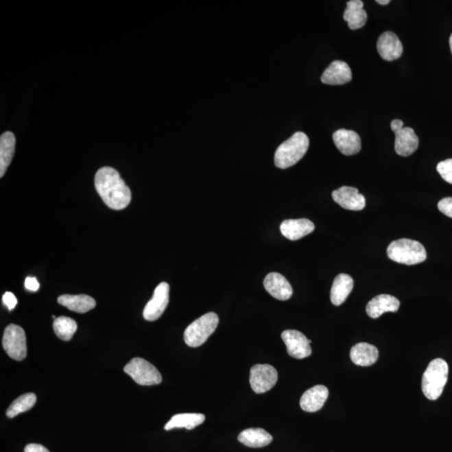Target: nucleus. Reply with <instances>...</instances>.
I'll use <instances>...</instances> for the list:
<instances>
[{"label":"nucleus","mask_w":452,"mask_h":452,"mask_svg":"<svg viewBox=\"0 0 452 452\" xmlns=\"http://www.w3.org/2000/svg\"><path fill=\"white\" fill-rule=\"evenodd\" d=\"M58 302L60 305L78 313H86L93 310L97 305L96 301L92 297L84 294L62 295L58 298Z\"/></svg>","instance_id":"5701e85b"},{"label":"nucleus","mask_w":452,"mask_h":452,"mask_svg":"<svg viewBox=\"0 0 452 452\" xmlns=\"http://www.w3.org/2000/svg\"><path fill=\"white\" fill-rule=\"evenodd\" d=\"M449 367L445 360H432L423 377V391L430 401H436L442 396L448 379Z\"/></svg>","instance_id":"7ed1b4c3"},{"label":"nucleus","mask_w":452,"mask_h":452,"mask_svg":"<svg viewBox=\"0 0 452 452\" xmlns=\"http://www.w3.org/2000/svg\"><path fill=\"white\" fill-rule=\"evenodd\" d=\"M334 144L342 154L346 156L355 155L361 150V139L356 132L340 129L333 135Z\"/></svg>","instance_id":"dca6fc26"},{"label":"nucleus","mask_w":452,"mask_h":452,"mask_svg":"<svg viewBox=\"0 0 452 452\" xmlns=\"http://www.w3.org/2000/svg\"><path fill=\"white\" fill-rule=\"evenodd\" d=\"M438 209L442 214L452 218V197H447L440 201Z\"/></svg>","instance_id":"c756f323"},{"label":"nucleus","mask_w":452,"mask_h":452,"mask_svg":"<svg viewBox=\"0 0 452 452\" xmlns=\"http://www.w3.org/2000/svg\"><path fill=\"white\" fill-rule=\"evenodd\" d=\"M350 358L356 366H371L378 360L379 350L374 345L359 343L351 348Z\"/></svg>","instance_id":"aec40b11"},{"label":"nucleus","mask_w":452,"mask_h":452,"mask_svg":"<svg viewBox=\"0 0 452 452\" xmlns=\"http://www.w3.org/2000/svg\"><path fill=\"white\" fill-rule=\"evenodd\" d=\"M376 3H378L379 5H389L390 1V0H377V1H376Z\"/></svg>","instance_id":"72a5a7b5"},{"label":"nucleus","mask_w":452,"mask_h":452,"mask_svg":"<svg viewBox=\"0 0 452 452\" xmlns=\"http://www.w3.org/2000/svg\"><path fill=\"white\" fill-rule=\"evenodd\" d=\"M401 302L396 298L388 294L377 296L368 303L366 313L371 318H378L385 313H396L400 309Z\"/></svg>","instance_id":"6ab92c4d"},{"label":"nucleus","mask_w":452,"mask_h":452,"mask_svg":"<svg viewBox=\"0 0 452 452\" xmlns=\"http://www.w3.org/2000/svg\"><path fill=\"white\" fill-rule=\"evenodd\" d=\"M352 71L346 62L334 60L326 68L321 77V81L326 85L339 86L350 82Z\"/></svg>","instance_id":"4468645a"},{"label":"nucleus","mask_w":452,"mask_h":452,"mask_svg":"<svg viewBox=\"0 0 452 452\" xmlns=\"http://www.w3.org/2000/svg\"><path fill=\"white\" fill-rule=\"evenodd\" d=\"M95 187L104 202L115 211L123 210L130 204L132 193L120 174L111 167H104L95 176Z\"/></svg>","instance_id":"f257e3e1"},{"label":"nucleus","mask_w":452,"mask_h":452,"mask_svg":"<svg viewBox=\"0 0 452 452\" xmlns=\"http://www.w3.org/2000/svg\"><path fill=\"white\" fill-rule=\"evenodd\" d=\"M309 147V136L302 132H296L277 147L275 153V165L282 169L290 168L301 160Z\"/></svg>","instance_id":"f03ea898"},{"label":"nucleus","mask_w":452,"mask_h":452,"mask_svg":"<svg viewBox=\"0 0 452 452\" xmlns=\"http://www.w3.org/2000/svg\"><path fill=\"white\" fill-rule=\"evenodd\" d=\"M36 396L33 393L23 394L15 400L8 408L6 415L9 418H14L21 413L28 412L36 405Z\"/></svg>","instance_id":"cd10ccee"},{"label":"nucleus","mask_w":452,"mask_h":452,"mask_svg":"<svg viewBox=\"0 0 452 452\" xmlns=\"http://www.w3.org/2000/svg\"><path fill=\"white\" fill-rule=\"evenodd\" d=\"M436 169L444 180L452 185V158L439 163Z\"/></svg>","instance_id":"c85d7f7f"},{"label":"nucleus","mask_w":452,"mask_h":452,"mask_svg":"<svg viewBox=\"0 0 452 452\" xmlns=\"http://www.w3.org/2000/svg\"><path fill=\"white\" fill-rule=\"evenodd\" d=\"M387 254L390 260L408 265L420 264L427 258L423 245L409 239H400L391 242L387 248Z\"/></svg>","instance_id":"20e7f679"},{"label":"nucleus","mask_w":452,"mask_h":452,"mask_svg":"<svg viewBox=\"0 0 452 452\" xmlns=\"http://www.w3.org/2000/svg\"><path fill=\"white\" fill-rule=\"evenodd\" d=\"M329 390L324 385L311 387L302 394L300 400V406L304 412H316L324 407L325 402L328 400Z\"/></svg>","instance_id":"a211bd4d"},{"label":"nucleus","mask_w":452,"mask_h":452,"mask_svg":"<svg viewBox=\"0 0 452 452\" xmlns=\"http://www.w3.org/2000/svg\"><path fill=\"white\" fill-rule=\"evenodd\" d=\"M3 347L11 359H25L27 355V345L24 329L15 324L8 326L3 333Z\"/></svg>","instance_id":"0eeeda50"},{"label":"nucleus","mask_w":452,"mask_h":452,"mask_svg":"<svg viewBox=\"0 0 452 452\" xmlns=\"http://www.w3.org/2000/svg\"><path fill=\"white\" fill-rule=\"evenodd\" d=\"M353 288V279L348 274L337 275L334 279L330 298L334 306H340L348 298Z\"/></svg>","instance_id":"4be33fe9"},{"label":"nucleus","mask_w":452,"mask_h":452,"mask_svg":"<svg viewBox=\"0 0 452 452\" xmlns=\"http://www.w3.org/2000/svg\"><path fill=\"white\" fill-rule=\"evenodd\" d=\"M450 47H451V54H452V34H451V36L450 37Z\"/></svg>","instance_id":"f704fd0d"},{"label":"nucleus","mask_w":452,"mask_h":452,"mask_svg":"<svg viewBox=\"0 0 452 452\" xmlns=\"http://www.w3.org/2000/svg\"><path fill=\"white\" fill-rule=\"evenodd\" d=\"M282 339L286 344L288 355L292 358L302 359L311 355V341L301 332L286 330L282 333Z\"/></svg>","instance_id":"9b49d317"},{"label":"nucleus","mask_w":452,"mask_h":452,"mask_svg":"<svg viewBox=\"0 0 452 452\" xmlns=\"http://www.w3.org/2000/svg\"><path fill=\"white\" fill-rule=\"evenodd\" d=\"M281 233L290 241H298L315 230V226L307 219H286L281 224Z\"/></svg>","instance_id":"f3484780"},{"label":"nucleus","mask_w":452,"mask_h":452,"mask_svg":"<svg viewBox=\"0 0 452 452\" xmlns=\"http://www.w3.org/2000/svg\"><path fill=\"white\" fill-rule=\"evenodd\" d=\"M344 20L348 23V28L353 30L358 29L366 25L368 15L364 10V3L361 0H350L347 3L344 11Z\"/></svg>","instance_id":"412c9836"},{"label":"nucleus","mask_w":452,"mask_h":452,"mask_svg":"<svg viewBox=\"0 0 452 452\" xmlns=\"http://www.w3.org/2000/svg\"><path fill=\"white\" fill-rule=\"evenodd\" d=\"M25 452H50L40 444H29L25 448Z\"/></svg>","instance_id":"473e14b6"},{"label":"nucleus","mask_w":452,"mask_h":452,"mask_svg":"<svg viewBox=\"0 0 452 452\" xmlns=\"http://www.w3.org/2000/svg\"><path fill=\"white\" fill-rule=\"evenodd\" d=\"M333 199L341 207L348 211H359L364 210L366 200L359 193L358 189L343 186L332 193Z\"/></svg>","instance_id":"f8f14e48"},{"label":"nucleus","mask_w":452,"mask_h":452,"mask_svg":"<svg viewBox=\"0 0 452 452\" xmlns=\"http://www.w3.org/2000/svg\"><path fill=\"white\" fill-rule=\"evenodd\" d=\"M264 287L270 295L280 301H287L294 294L289 282L282 274L277 272L270 273L265 276Z\"/></svg>","instance_id":"2eb2a0df"},{"label":"nucleus","mask_w":452,"mask_h":452,"mask_svg":"<svg viewBox=\"0 0 452 452\" xmlns=\"http://www.w3.org/2000/svg\"><path fill=\"white\" fill-rule=\"evenodd\" d=\"M3 302L10 311L13 310L17 305L18 300L12 292H7L3 296Z\"/></svg>","instance_id":"7c9ffc66"},{"label":"nucleus","mask_w":452,"mask_h":452,"mask_svg":"<svg viewBox=\"0 0 452 452\" xmlns=\"http://www.w3.org/2000/svg\"><path fill=\"white\" fill-rule=\"evenodd\" d=\"M53 329L59 339L70 341L78 330V324L73 319L67 317H59L53 322Z\"/></svg>","instance_id":"bb28decb"},{"label":"nucleus","mask_w":452,"mask_h":452,"mask_svg":"<svg viewBox=\"0 0 452 452\" xmlns=\"http://www.w3.org/2000/svg\"><path fill=\"white\" fill-rule=\"evenodd\" d=\"M25 286L26 289L32 292H36L39 290L40 283L35 277H27L25 279Z\"/></svg>","instance_id":"2f4dec72"},{"label":"nucleus","mask_w":452,"mask_h":452,"mask_svg":"<svg viewBox=\"0 0 452 452\" xmlns=\"http://www.w3.org/2000/svg\"><path fill=\"white\" fill-rule=\"evenodd\" d=\"M272 436L261 428L246 429L238 436L239 442L252 448L267 447L272 442Z\"/></svg>","instance_id":"b1692460"},{"label":"nucleus","mask_w":452,"mask_h":452,"mask_svg":"<svg viewBox=\"0 0 452 452\" xmlns=\"http://www.w3.org/2000/svg\"><path fill=\"white\" fill-rule=\"evenodd\" d=\"M124 372L140 385H155L162 382V375L157 368L141 358L132 359L124 367Z\"/></svg>","instance_id":"423d86ee"},{"label":"nucleus","mask_w":452,"mask_h":452,"mask_svg":"<svg viewBox=\"0 0 452 452\" xmlns=\"http://www.w3.org/2000/svg\"><path fill=\"white\" fill-rule=\"evenodd\" d=\"M15 136L13 132H5L0 138V177L5 176L15 151Z\"/></svg>","instance_id":"393cba45"},{"label":"nucleus","mask_w":452,"mask_h":452,"mask_svg":"<svg viewBox=\"0 0 452 452\" xmlns=\"http://www.w3.org/2000/svg\"><path fill=\"white\" fill-rule=\"evenodd\" d=\"M377 50L382 59L393 62L402 56L403 45L396 34L386 32L379 38Z\"/></svg>","instance_id":"ddd939ff"},{"label":"nucleus","mask_w":452,"mask_h":452,"mask_svg":"<svg viewBox=\"0 0 452 452\" xmlns=\"http://www.w3.org/2000/svg\"><path fill=\"white\" fill-rule=\"evenodd\" d=\"M391 129L396 134L394 150L398 155L408 157L415 153L419 147V139L412 128H404V123L400 119L391 121Z\"/></svg>","instance_id":"6e6552de"},{"label":"nucleus","mask_w":452,"mask_h":452,"mask_svg":"<svg viewBox=\"0 0 452 452\" xmlns=\"http://www.w3.org/2000/svg\"><path fill=\"white\" fill-rule=\"evenodd\" d=\"M278 381L276 368L270 364H256L250 371V383L254 393L263 394L272 390Z\"/></svg>","instance_id":"1a4fd4ad"},{"label":"nucleus","mask_w":452,"mask_h":452,"mask_svg":"<svg viewBox=\"0 0 452 452\" xmlns=\"http://www.w3.org/2000/svg\"><path fill=\"white\" fill-rule=\"evenodd\" d=\"M219 324L218 315L208 313L196 319L185 331V341L188 346L197 348L204 344L215 331Z\"/></svg>","instance_id":"39448f33"},{"label":"nucleus","mask_w":452,"mask_h":452,"mask_svg":"<svg viewBox=\"0 0 452 452\" xmlns=\"http://www.w3.org/2000/svg\"><path fill=\"white\" fill-rule=\"evenodd\" d=\"M169 302V285L162 283L154 292L153 298L147 303L143 310V318L147 321L154 322L160 318Z\"/></svg>","instance_id":"9d476101"},{"label":"nucleus","mask_w":452,"mask_h":452,"mask_svg":"<svg viewBox=\"0 0 452 452\" xmlns=\"http://www.w3.org/2000/svg\"><path fill=\"white\" fill-rule=\"evenodd\" d=\"M205 416L203 414L199 413H184L177 414L171 418L168 423L165 425L166 431L173 430V429L185 428L187 430H193L198 425L204 423Z\"/></svg>","instance_id":"a878e982"}]
</instances>
